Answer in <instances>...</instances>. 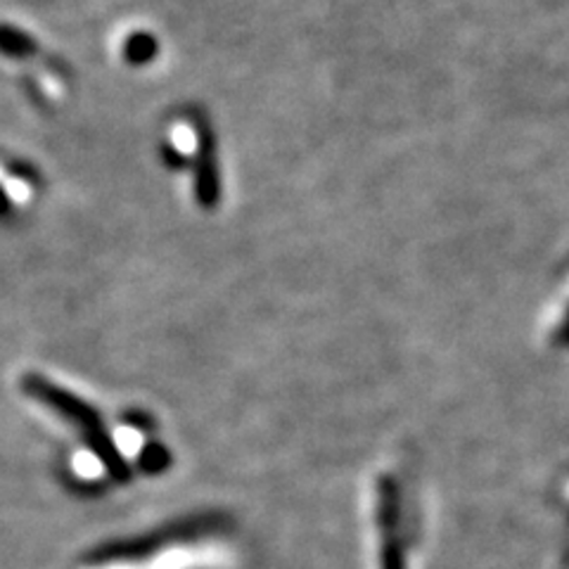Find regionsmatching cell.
I'll use <instances>...</instances> for the list:
<instances>
[{
  "label": "cell",
  "instance_id": "obj_1",
  "mask_svg": "<svg viewBox=\"0 0 569 569\" xmlns=\"http://www.w3.org/2000/svg\"><path fill=\"white\" fill-rule=\"evenodd\" d=\"M22 389L29 399L39 401L41 406L48 408V411L62 418L71 430L79 432V439L86 443L88 451L100 460V466L114 479V482H121V485L129 482L131 479L129 462L123 460L114 439L110 437V432H107L98 408H93L81 397L71 395L69 389L50 382L46 376H39V372H29V376H24Z\"/></svg>",
  "mask_w": 569,
  "mask_h": 569
},
{
  "label": "cell",
  "instance_id": "obj_2",
  "mask_svg": "<svg viewBox=\"0 0 569 569\" xmlns=\"http://www.w3.org/2000/svg\"><path fill=\"white\" fill-rule=\"evenodd\" d=\"M226 529V520L219 515H198V518L176 520L167 527H159L152 533L140 537L107 541L86 556L88 565H123V562H142L162 553L167 546L192 543L207 537H213Z\"/></svg>",
  "mask_w": 569,
  "mask_h": 569
},
{
  "label": "cell",
  "instance_id": "obj_3",
  "mask_svg": "<svg viewBox=\"0 0 569 569\" xmlns=\"http://www.w3.org/2000/svg\"><path fill=\"white\" fill-rule=\"evenodd\" d=\"M169 466H171V456L162 447V443L150 441L148 447H142V451L138 456V468L140 470H146L148 475H159V472H164Z\"/></svg>",
  "mask_w": 569,
  "mask_h": 569
}]
</instances>
